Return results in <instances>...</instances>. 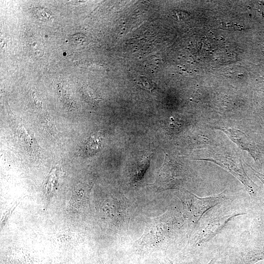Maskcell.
Wrapping results in <instances>:
<instances>
[{
	"label": "cell",
	"instance_id": "obj_3",
	"mask_svg": "<svg viewBox=\"0 0 264 264\" xmlns=\"http://www.w3.org/2000/svg\"><path fill=\"white\" fill-rule=\"evenodd\" d=\"M188 173L184 166L176 160L165 154L164 160L157 173L152 185L156 191L181 188L187 180Z\"/></svg>",
	"mask_w": 264,
	"mask_h": 264
},
{
	"label": "cell",
	"instance_id": "obj_8",
	"mask_svg": "<svg viewBox=\"0 0 264 264\" xmlns=\"http://www.w3.org/2000/svg\"><path fill=\"white\" fill-rule=\"evenodd\" d=\"M82 90L83 96L86 99L91 102L95 101L97 100L96 94L91 88L84 87L82 88Z\"/></svg>",
	"mask_w": 264,
	"mask_h": 264
},
{
	"label": "cell",
	"instance_id": "obj_13",
	"mask_svg": "<svg viewBox=\"0 0 264 264\" xmlns=\"http://www.w3.org/2000/svg\"><path fill=\"white\" fill-rule=\"evenodd\" d=\"M247 165L249 167V168L251 169V171L254 174V175L261 180V181L264 185V175L257 171L251 166L248 164Z\"/></svg>",
	"mask_w": 264,
	"mask_h": 264
},
{
	"label": "cell",
	"instance_id": "obj_7",
	"mask_svg": "<svg viewBox=\"0 0 264 264\" xmlns=\"http://www.w3.org/2000/svg\"><path fill=\"white\" fill-rule=\"evenodd\" d=\"M264 259V242L247 249L242 253L241 264H254Z\"/></svg>",
	"mask_w": 264,
	"mask_h": 264
},
{
	"label": "cell",
	"instance_id": "obj_4",
	"mask_svg": "<svg viewBox=\"0 0 264 264\" xmlns=\"http://www.w3.org/2000/svg\"><path fill=\"white\" fill-rule=\"evenodd\" d=\"M197 159L210 161L220 166L237 178L251 197L257 196V186L245 173L241 159L235 156L219 154Z\"/></svg>",
	"mask_w": 264,
	"mask_h": 264
},
{
	"label": "cell",
	"instance_id": "obj_5",
	"mask_svg": "<svg viewBox=\"0 0 264 264\" xmlns=\"http://www.w3.org/2000/svg\"><path fill=\"white\" fill-rule=\"evenodd\" d=\"M244 214L229 213L215 216L202 223L193 237L194 245H199L219 234L226 223L233 217Z\"/></svg>",
	"mask_w": 264,
	"mask_h": 264
},
{
	"label": "cell",
	"instance_id": "obj_12",
	"mask_svg": "<svg viewBox=\"0 0 264 264\" xmlns=\"http://www.w3.org/2000/svg\"><path fill=\"white\" fill-rule=\"evenodd\" d=\"M85 36L82 34H75L71 37V40L74 44H80L85 40Z\"/></svg>",
	"mask_w": 264,
	"mask_h": 264
},
{
	"label": "cell",
	"instance_id": "obj_11",
	"mask_svg": "<svg viewBox=\"0 0 264 264\" xmlns=\"http://www.w3.org/2000/svg\"><path fill=\"white\" fill-rule=\"evenodd\" d=\"M36 13L38 17L41 18V20H49L51 18L49 12L44 9H38Z\"/></svg>",
	"mask_w": 264,
	"mask_h": 264
},
{
	"label": "cell",
	"instance_id": "obj_1",
	"mask_svg": "<svg viewBox=\"0 0 264 264\" xmlns=\"http://www.w3.org/2000/svg\"><path fill=\"white\" fill-rule=\"evenodd\" d=\"M183 224V219L173 211L151 218L146 222L144 232L134 247L144 253H163L175 240Z\"/></svg>",
	"mask_w": 264,
	"mask_h": 264
},
{
	"label": "cell",
	"instance_id": "obj_10",
	"mask_svg": "<svg viewBox=\"0 0 264 264\" xmlns=\"http://www.w3.org/2000/svg\"><path fill=\"white\" fill-rule=\"evenodd\" d=\"M216 261V259L213 258L207 264H215ZM159 263L160 264H173V262L166 255L165 253H161Z\"/></svg>",
	"mask_w": 264,
	"mask_h": 264
},
{
	"label": "cell",
	"instance_id": "obj_6",
	"mask_svg": "<svg viewBox=\"0 0 264 264\" xmlns=\"http://www.w3.org/2000/svg\"><path fill=\"white\" fill-rule=\"evenodd\" d=\"M242 150L248 152L252 155L255 154V149L247 135L242 131L235 128H218Z\"/></svg>",
	"mask_w": 264,
	"mask_h": 264
},
{
	"label": "cell",
	"instance_id": "obj_9",
	"mask_svg": "<svg viewBox=\"0 0 264 264\" xmlns=\"http://www.w3.org/2000/svg\"><path fill=\"white\" fill-rule=\"evenodd\" d=\"M141 84L144 88H146L151 91L155 89L156 87L155 84L150 79L144 77H141Z\"/></svg>",
	"mask_w": 264,
	"mask_h": 264
},
{
	"label": "cell",
	"instance_id": "obj_2",
	"mask_svg": "<svg viewBox=\"0 0 264 264\" xmlns=\"http://www.w3.org/2000/svg\"><path fill=\"white\" fill-rule=\"evenodd\" d=\"M178 190V197L182 204L183 218L191 223H197L208 210L228 198L225 190L217 195L200 198L184 188Z\"/></svg>",
	"mask_w": 264,
	"mask_h": 264
}]
</instances>
